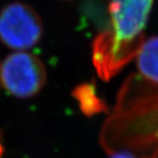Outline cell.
<instances>
[{
	"mask_svg": "<svg viewBox=\"0 0 158 158\" xmlns=\"http://www.w3.org/2000/svg\"><path fill=\"white\" fill-rule=\"evenodd\" d=\"M136 56L139 73L148 80L158 83V36L144 40Z\"/></svg>",
	"mask_w": 158,
	"mask_h": 158,
	"instance_id": "cell-4",
	"label": "cell"
},
{
	"mask_svg": "<svg viewBox=\"0 0 158 158\" xmlns=\"http://www.w3.org/2000/svg\"><path fill=\"white\" fill-rule=\"evenodd\" d=\"M152 4L153 0H110V28L94 48V61L102 77L110 78L136 56Z\"/></svg>",
	"mask_w": 158,
	"mask_h": 158,
	"instance_id": "cell-1",
	"label": "cell"
},
{
	"mask_svg": "<svg viewBox=\"0 0 158 158\" xmlns=\"http://www.w3.org/2000/svg\"><path fill=\"white\" fill-rule=\"evenodd\" d=\"M2 153H3V147L1 144H0V156L2 155Z\"/></svg>",
	"mask_w": 158,
	"mask_h": 158,
	"instance_id": "cell-7",
	"label": "cell"
},
{
	"mask_svg": "<svg viewBox=\"0 0 158 158\" xmlns=\"http://www.w3.org/2000/svg\"><path fill=\"white\" fill-rule=\"evenodd\" d=\"M74 96L80 103L81 110L88 115L96 114L104 109V104L97 97L94 87L91 85H82L76 89Z\"/></svg>",
	"mask_w": 158,
	"mask_h": 158,
	"instance_id": "cell-5",
	"label": "cell"
},
{
	"mask_svg": "<svg viewBox=\"0 0 158 158\" xmlns=\"http://www.w3.org/2000/svg\"><path fill=\"white\" fill-rule=\"evenodd\" d=\"M42 35L41 18L30 5L13 2L0 10V41L8 48L31 49L40 41Z\"/></svg>",
	"mask_w": 158,
	"mask_h": 158,
	"instance_id": "cell-3",
	"label": "cell"
},
{
	"mask_svg": "<svg viewBox=\"0 0 158 158\" xmlns=\"http://www.w3.org/2000/svg\"><path fill=\"white\" fill-rule=\"evenodd\" d=\"M109 158H137V157H135L129 152H119L111 154Z\"/></svg>",
	"mask_w": 158,
	"mask_h": 158,
	"instance_id": "cell-6",
	"label": "cell"
},
{
	"mask_svg": "<svg viewBox=\"0 0 158 158\" xmlns=\"http://www.w3.org/2000/svg\"><path fill=\"white\" fill-rule=\"evenodd\" d=\"M47 81V72L36 55L26 51L9 54L0 65V82L6 91L18 98L37 94Z\"/></svg>",
	"mask_w": 158,
	"mask_h": 158,
	"instance_id": "cell-2",
	"label": "cell"
}]
</instances>
